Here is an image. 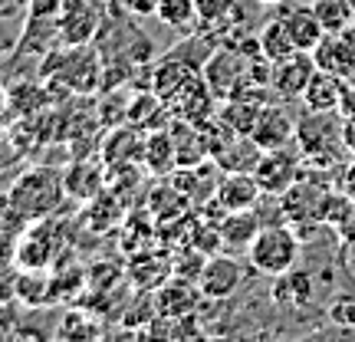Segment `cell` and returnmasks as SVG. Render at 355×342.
Masks as SVG:
<instances>
[{"label": "cell", "mask_w": 355, "mask_h": 342, "mask_svg": "<svg viewBox=\"0 0 355 342\" xmlns=\"http://www.w3.org/2000/svg\"><path fill=\"white\" fill-rule=\"evenodd\" d=\"M66 175H60L56 168H30L13 181L10 194H7V207L10 214L24 217V221H43L53 211H60V204L66 201Z\"/></svg>", "instance_id": "cell-1"}, {"label": "cell", "mask_w": 355, "mask_h": 342, "mask_svg": "<svg viewBox=\"0 0 355 342\" xmlns=\"http://www.w3.org/2000/svg\"><path fill=\"white\" fill-rule=\"evenodd\" d=\"M296 145L303 152L306 165L332 168L343 162L349 148L343 139V112H309L296 122Z\"/></svg>", "instance_id": "cell-2"}, {"label": "cell", "mask_w": 355, "mask_h": 342, "mask_svg": "<svg viewBox=\"0 0 355 342\" xmlns=\"http://www.w3.org/2000/svg\"><path fill=\"white\" fill-rule=\"evenodd\" d=\"M329 194H332L329 181H326L322 175H316L313 165H306L303 175H300V181L283 194V214H286V224L300 234V241H309L306 234H309L313 228H319V224H326L322 214H326Z\"/></svg>", "instance_id": "cell-3"}, {"label": "cell", "mask_w": 355, "mask_h": 342, "mask_svg": "<svg viewBox=\"0 0 355 342\" xmlns=\"http://www.w3.org/2000/svg\"><path fill=\"white\" fill-rule=\"evenodd\" d=\"M250 264L263 277H279L300 264V234L290 224H266L250 243Z\"/></svg>", "instance_id": "cell-4"}, {"label": "cell", "mask_w": 355, "mask_h": 342, "mask_svg": "<svg viewBox=\"0 0 355 342\" xmlns=\"http://www.w3.org/2000/svg\"><path fill=\"white\" fill-rule=\"evenodd\" d=\"M43 73L56 76L73 92H92L102 76V63L89 43H79V46H63V50L53 53L50 63L43 66Z\"/></svg>", "instance_id": "cell-5"}, {"label": "cell", "mask_w": 355, "mask_h": 342, "mask_svg": "<svg viewBox=\"0 0 355 342\" xmlns=\"http://www.w3.org/2000/svg\"><path fill=\"white\" fill-rule=\"evenodd\" d=\"M303 168H306L303 152H300L296 142H290V145H283V148H273V152L260 155L254 175H257V181H260L263 194H277V198H283V194L300 181Z\"/></svg>", "instance_id": "cell-6"}, {"label": "cell", "mask_w": 355, "mask_h": 342, "mask_svg": "<svg viewBox=\"0 0 355 342\" xmlns=\"http://www.w3.org/2000/svg\"><path fill=\"white\" fill-rule=\"evenodd\" d=\"M316 73V60L313 53L296 50L290 56H283L270 66V89L277 92L279 99H303L309 79Z\"/></svg>", "instance_id": "cell-7"}, {"label": "cell", "mask_w": 355, "mask_h": 342, "mask_svg": "<svg viewBox=\"0 0 355 342\" xmlns=\"http://www.w3.org/2000/svg\"><path fill=\"white\" fill-rule=\"evenodd\" d=\"M99 24H102L99 0H63V10H60V37H63V46L92 43Z\"/></svg>", "instance_id": "cell-8"}, {"label": "cell", "mask_w": 355, "mask_h": 342, "mask_svg": "<svg viewBox=\"0 0 355 342\" xmlns=\"http://www.w3.org/2000/svg\"><path fill=\"white\" fill-rule=\"evenodd\" d=\"M201 287L204 300H230L234 293L243 287V266L237 257L230 254H211L201 270Z\"/></svg>", "instance_id": "cell-9"}, {"label": "cell", "mask_w": 355, "mask_h": 342, "mask_svg": "<svg viewBox=\"0 0 355 342\" xmlns=\"http://www.w3.org/2000/svg\"><path fill=\"white\" fill-rule=\"evenodd\" d=\"M250 142H254L260 152H273V148H283L296 142V122L293 115L283 109V105H266L260 109L254 122V132H250Z\"/></svg>", "instance_id": "cell-10"}, {"label": "cell", "mask_w": 355, "mask_h": 342, "mask_svg": "<svg viewBox=\"0 0 355 342\" xmlns=\"http://www.w3.org/2000/svg\"><path fill=\"white\" fill-rule=\"evenodd\" d=\"M263 198V188L254 171H224L214 188V201L220 211H250Z\"/></svg>", "instance_id": "cell-11"}, {"label": "cell", "mask_w": 355, "mask_h": 342, "mask_svg": "<svg viewBox=\"0 0 355 342\" xmlns=\"http://www.w3.org/2000/svg\"><path fill=\"white\" fill-rule=\"evenodd\" d=\"M204 293L194 280H181V277H168L158 293H155V309L158 316H168V319H178V316H188L201 306Z\"/></svg>", "instance_id": "cell-12"}, {"label": "cell", "mask_w": 355, "mask_h": 342, "mask_svg": "<svg viewBox=\"0 0 355 342\" xmlns=\"http://www.w3.org/2000/svg\"><path fill=\"white\" fill-rule=\"evenodd\" d=\"M316 300V280L309 270L293 266L286 273L273 277V303L279 309H303Z\"/></svg>", "instance_id": "cell-13"}, {"label": "cell", "mask_w": 355, "mask_h": 342, "mask_svg": "<svg viewBox=\"0 0 355 342\" xmlns=\"http://www.w3.org/2000/svg\"><path fill=\"white\" fill-rule=\"evenodd\" d=\"M303 102L309 112H343L345 79L336 76V73H326V69H316L303 92Z\"/></svg>", "instance_id": "cell-14"}, {"label": "cell", "mask_w": 355, "mask_h": 342, "mask_svg": "<svg viewBox=\"0 0 355 342\" xmlns=\"http://www.w3.org/2000/svg\"><path fill=\"white\" fill-rule=\"evenodd\" d=\"M313 60H316V69L336 73L343 79H349L355 73V46L349 43L345 33H326L313 50Z\"/></svg>", "instance_id": "cell-15"}, {"label": "cell", "mask_w": 355, "mask_h": 342, "mask_svg": "<svg viewBox=\"0 0 355 342\" xmlns=\"http://www.w3.org/2000/svg\"><path fill=\"white\" fill-rule=\"evenodd\" d=\"M263 221L254 207L250 211H227L220 214V241H224V250L237 254V250H250L254 237L260 234Z\"/></svg>", "instance_id": "cell-16"}, {"label": "cell", "mask_w": 355, "mask_h": 342, "mask_svg": "<svg viewBox=\"0 0 355 342\" xmlns=\"http://www.w3.org/2000/svg\"><path fill=\"white\" fill-rule=\"evenodd\" d=\"M279 17H283V24H286V30H290L293 46H296V50L313 53L319 46V40L326 37V30H322V24H319L313 3H309V7H293V10L279 13Z\"/></svg>", "instance_id": "cell-17"}, {"label": "cell", "mask_w": 355, "mask_h": 342, "mask_svg": "<svg viewBox=\"0 0 355 342\" xmlns=\"http://www.w3.org/2000/svg\"><path fill=\"white\" fill-rule=\"evenodd\" d=\"M260 109H263V99L237 96V99H224L220 105H217V119H220V122H224L234 135L250 139V132H254V122H257V115H260Z\"/></svg>", "instance_id": "cell-18"}, {"label": "cell", "mask_w": 355, "mask_h": 342, "mask_svg": "<svg viewBox=\"0 0 355 342\" xmlns=\"http://www.w3.org/2000/svg\"><path fill=\"white\" fill-rule=\"evenodd\" d=\"M141 162H145V168H148L152 175H168L171 168H178L171 132L152 128V132L145 135V155H141Z\"/></svg>", "instance_id": "cell-19"}, {"label": "cell", "mask_w": 355, "mask_h": 342, "mask_svg": "<svg viewBox=\"0 0 355 342\" xmlns=\"http://www.w3.org/2000/svg\"><path fill=\"white\" fill-rule=\"evenodd\" d=\"M257 50H260V56L270 60V63H277L283 56L296 53L290 30L283 24V17H273V20H266V24L260 26V33H257Z\"/></svg>", "instance_id": "cell-20"}, {"label": "cell", "mask_w": 355, "mask_h": 342, "mask_svg": "<svg viewBox=\"0 0 355 342\" xmlns=\"http://www.w3.org/2000/svg\"><path fill=\"white\" fill-rule=\"evenodd\" d=\"M313 10L326 33H345L355 24V7L349 0H313Z\"/></svg>", "instance_id": "cell-21"}, {"label": "cell", "mask_w": 355, "mask_h": 342, "mask_svg": "<svg viewBox=\"0 0 355 342\" xmlns=\"http://www.w3.org/2000/svg\"><path fill=\"white\" fill-rule=\"evenodd\" d=\"M155 17H158L165 26L178 30V33H191L194 24H201V20H198V3H194V0H162Z\"/></svg>", "instance_id": "cell-22"}, {"label": "cell", "mask_w": 355, "mask_h": 342, "mask_svg": "<svg viewBox=\"0 0 355 342\" xmlns=\"http://www.w3.org/2000/svg\"><path fill=\"white\" fill-rule=\"evenodd\" d=\"M194 3H198V20L211 30H224L234 20H243L237 0H194Z\"/></svg>", "instance_id": "cell-23"}, {"label": "cell", "mask_w": 355, "mask_h": 342, "mask_svg": "<svg viewBox=\"0 0 355 342\" xmlns=\"http://www.w3.org/2000/svg\"><path fill=\"white\" fill-rule=\"evenodd\" d=\"M329 319L336 323V326L352 330L355 326V296H339V300L329 306Z\"/></svg>", "instance_id": "cell-24"}, {"label": "cell", "mask_w": 355, "mask_h": 342, "mask_svg": "<svg viewBox=\"0 0 355 342\" xmlns=\"http://www.w3.org/2000/svg\"><path fill=\"white\" fill-rule=\"evenodd\" d=\"M63 0H33L30 3V20H46V17H60Z\"/></svg>", "instance_id": "cell-25"}, {"label": "cell", "mask_w": 355, "mask_h": 342, "mask_svg": "<svg viewBox=\"0 0 355 342\" xmlns=\"http://www.w3.org/2000/svg\"><path fill=\"white\" fill-rule=\"evenodd\" d=\"M343 139H345V148H349V155L355 158V105L343 109Z\"/></svg>", "instance_id": "cell-26"}, {"label": "cell", "mask_w": 355, "mask_h": 342, "mask_svg": "<svg viewBox=\"0 0 355 342\" xmlns=\"http://www.w3.org/2000/svg\"><path fill=\"white\" fill-rule=\"evenodd\" d=\"M162 0H122V7L128 13H139V17H155Z\"/></svg>", "instance_id": "cell-27"}, {"label": "cell", "mask_w": 355, "mask_h": 342, "mask_svg": "<svg viewBox=\"0 0 355 342\" xmlns=\"http://www.w3.org/2000/svg\"><path fill=\"white\" fill-rule=\"evenodd\" d=\"M336 234H339V241L349 243V247H355V207L345 214V221L336 228Z\"/></svg>", "instance_id": "cell-28"}, {"label": "cell", "mask_w": 355, "mask_h": 342, "mask_svg": "<svg viewBox=\"0 0 355 342\" xmlns=\"http://www.w3.org/2000/svg\"><path fill=\"white\" fill-rule=\"evenodd\" d=\"M339 188H343L345 194H349V198L355 201V158L343 168V175H339Z\"/></svg>", "instance_id": "cell-29"}, {"label": "cell", "mask_w": 355, "mask_h": 342, "mask_svg": "<svg viewBox=\"0 0 355 342\" xmlns=\"http://www.w3.org/2000/svg\"><path fill=\"white\" fill-rule=\"evenodd\" d=\"M260 3H263V7H279L283 0H260Z\"/></svg>", "instance_id": "cell-30"}, {"label": "cell", "mask_w": 355, "mask_h": 342, "mask_svg": "<svg viewBox=\"0 0 355 342\" xmlns=\"http://www.w3.org/2000/svg\"><path fill=\"white\" fill-rule=\"evenodd\" d=\"M105 3H119V7H122V0H105Z\"/></svg>", "instance_id": "cell-31"}]
</instances>
